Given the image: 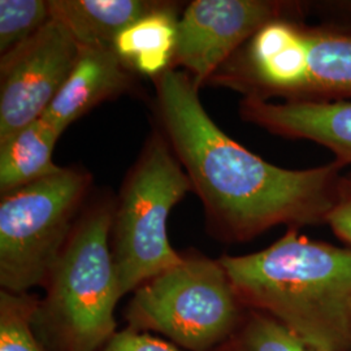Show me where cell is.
Segmentation results:
<instances>
[{
	"label": "cell",
	"mask_w": 351,
	"mask_h": 351,
	"mask_svg": "<svg viewBox=\"0 0 351 351\" xmlns=\"http://www.w3.org/2000/svg\"><path fill=\"white\" fill-rule=\"evenodd\" d=\"M155 85L164 136L223 239L249 241L274 226L326 224L342 167L285 169L268 163L215 124L185 71L168 69Z\"/></svg>",
	"instance_id": "1"
},
{
	"label": "cell",
	"mask_w": 351,
	"mask_h": 351,
	"mask_svg": "<svg viewBox=\"0 0 351 351\" xmlns=\"http://www.w3.org/2000/svg\"><path fill=\"white\" fill-rule=\"evenodd\" d=\"M245 307L275 319L315 351H351V247L297 228L264 250L219 259Z\"/></svg>",
	"instance_id": "2"
},
{
	"label": "cell",
	"mask_w": 351,
	"mask_h": 351,
	"mask_svg": "<svg viewBox=\"0 0 351 351\" xmlns=\"http://www.w3.org/2000/svg\"><path fill=\"white\" fill-rule=\"evenodd\" d=\"M211 81L262 101H351V30L277 20L250 38Z\"/></svg>",
	"instance_id": "3"
},
{
	"label": "cell",
	"mask_w": 351,
	"mask_h": 351,
	"mask_svg": "<svg viewBox=\"0 0 351 351\" xmlns=\"http://www.w3.org/2000/svg\"><path fill=\"white\" fill-rule=\"evenodd\" d=\"M113 208L94 206L77 221L51 271L34 317L38 339L50 351H98L116 333L121 298L110 237Z\"/></svg>",
	"instance_id": "4"
},
{
	"label": "cell",
	"mask_w": 351,
	"mask_h": 351,
	"mask_svg": "<svg viewBox=\"0 0 351 351\" xmlns=\"http://www.w3.org/2000/svg\"><path fill=\"white\" fill-rule=\"evenodd\" d=\"M190 190V178L168 139L154 133L113 213V264L121 298L184 261L169 243L167 223Z\"/></svg>",
	"instance_id": "5"
},
{
	"label": "cell",
	"mask_w": 351,
	"mask_h": 351,
	"mask_svg": "<svg viewBox=\"0 0 351 351\" xmlns=\"http://www.w3.org/2000/svg\"><path fill=\"white\" fill-rule=\"evenodd\" d=\"M242 302L220 261L184 256L139 287L128 308L136 330L151 329L191 351H208L239 329Z\"/></svg>",
	"instance_id": "6"
},
{
	"label": "cell",
	"mask_w": 351,
	"mask_h": 351,
	"mask_svg": "<svg viewBox=\"0 0 351 351\" xmlns=\"http://www.w3.org/2000/svg\"><path fill=\"white\" fill-rule=\"evenodd\" d=\"M90 186V176L63 168L24 188L1 195L0 285L26 293L46 285L72 236L75 216Z\"/></svg>",
	"instance_id": "7"
},
{
	"label": "cell",
	"mask_w": 351,
	"mask_h": 351,
	"mask_svg": "<svg viewBox=\"0 0 351 351\" xmlns=\"http://www.w3.org/2000/svg\"><path fill=\"white\" fill-rule=\"evenodd\" d=\"M304 14L300 1L195 0L178 20L173 63L201 88L263 26Z\"/></svg>",
	"instance_id": "8"
},
{
	"label": "cell",
	"mask_w": 351,
	"mask_h": 351,
	"mask_svg": "<svg viewBox=\"0 0 351 351\" xmlns=\"http://www.w3.org/2000/svg\"><path fill=\"white\" fill-rule=\"evenodd\" d=\"M80 45L51 19L23 46L0 59V145L43 116L71 75Z\"/></svg>",
	"instance_id": "9"
},
{
	"label": "cell",
	"mask_w": 351,
	"mask_h": 351,
	"mask_svg": "<svg viewBox=\"0 0 351 351\" xmlns=\"http://www.w3.org/2000/svg\"><path fill=\"white\" fill-rule=\"evenodd\" d=\"M239 113L272 134L326 147L342 168L351 165V101L272 103L243 98Z\"/></svg>",
	"instance_id": "10"
},
{
	"label": "cell",
	"mask_w": 351,
	"mask_h": 351,
	"mask_svg": "<svg viewBox=\"0 0 351 351\" xmlns=\"http://www.w3.org/2000/svg\"><path fill=\"white\" fill-rule=\"evenodd\" d=\"M130 72L113 49L80 46L71 75L40 119L63 133L98 104L129 91Z\"/></svg>",
	"instance_id": "11"
},
{
	"label": "cell",
	"mask_w": 351,
	"mask_h": 351,
	"mask_svg": "<svg viewBox=\"0 0 351 351\" xmlns=\"http://www.w3.org/2000/svg\"><path fill=\"white\" fill-rule=\"evenodd\" d=\"M51 19L63 24L80 46L108 47L128 26L163 3L145 0H49Z\"/></svg>",
	"instance_id": "12"
},
{
	"label": "cell",
	"mask_w": 351,
	"mask_h": 351,
	"mask_svg": "<svg viewBox=\"0 0 351 351\" xmlns=\"http://www.w3.org/2000/svg\"><path fill=\"white\" fill-rule=\"evenodd\" d=\"M178 19L172 5L158 7L124 29L113 51L129 71L154 78L163 75L175 60Z\"/></svg>",
	"instance_id": "13"
},
{
	"label": "cell",
	"mask_w": 351,
	"mask_h": 351,
	"mask_svg": "<svg viewBox=\"0 0 351 351\" xmlns=\"http://www.w3.org/2000/svg\"><path fill=\"white\" fill-rule=\"evenodd\" d=\"M62 136L43 119L19 130L0 145V193L5 195L63 168L52 162L56 142Z\"/></svg>",
	"instance_id": "14"
},
{
	"label": "cell",
	"mask_w": 351,
	"mask_h": 351,
	"mask_svg": "<svg viewBox=\"0 0 351 351\" xmlns=\"http://www.w3.org/2000/svg\"><path fill=\"white\" fill-rule=\"evenodd\" d=\"M39 301L26 293L0 291V351H46L34 329Z\"/></svg>",
	"instance_id": "15"
},
{
	"label": "cell",
	"mask_w": 351,
	"mask_h": 351,
	"mask_svg": "<svg viewBox=\"0 0 351 351\" xmlns=\"http://www.w3.org/2000/svg\"><path fill=\"white\" fill-rule=\"evenodd\" d=\"M51 20L49 0L0 1V53H10L34 37Z\"/></svg>",
	"instance_id": "16"
},
{
	"label": "cell",
	"mask_w": 351,
	"mask_h": 351,
	"mask_svg": "<svg viewBox=\"0 0 351 351\" xmlns=\"http://www.w3.org/2000/svg\"><path fill=\"white\" fill-rule=\"evenodd\" d=\"M298 337L275 319L254 311L246 324L236 332L230 351H304Z\"/></svg>",
	"instance_id": "17"
},
{
	"label": "cell",
	"mask_w": 351,
	"mask_h": 351,
	"mask_svg": "<svg viewBox=\"0 0 351 351\" xmlns=\"http://www.w3.org/2000/svg\"><path fill=\"white\" fill-rule=\"evenodd\" d=\"M342 242L351 247V172L341 176L337 198L326 223Z\"/></svg>",
	"instance_id": "18"
},
{
	"label": "cell",
	"mask_w": 351,
	"mask_h": 351,
	"mask_svg": "<svg viewBox=\"0 0 351 351\" xmlns=\"http://www.w3.org/2000/svg\"><path fill=\"white\" fill-rule=\"evenodd\" d=\"M98 351H177L172 345L155 339L147 333L128 328L116 332L110 341Z\"/></svg>",
	"instance_id": "19"
},
{
	"label": "cell",
	"mask_w": 351,
	"mask_h": 351,
	"mask_svg": "<svg viewBox=\"0 0 351 351\" xmlns=\"http://www.w3.org/2000/svg\"><path fill=\"white\" fill-rule=\"evenodd\" d=\"M307 5L323 19V25L351 30V1H317Z\"/></svg>",
	"instance_id": "20"
},
{
	"label": "cell",
	"mask_w": 351,
	"mask_h": 351,
	"mask_svg": "<svg viewBox=\"0 0 351 351\" xmlns=\"http://www.w3.org/2000/svg\"><path fill=\"white\" fill-rule=\"evenodd\" d=\"M304 351H315V350H310V349H306Z\"/></svg>",
	"instance_id": "21"
}]
</instances>
